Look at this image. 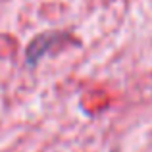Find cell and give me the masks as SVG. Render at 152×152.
Masks as SVG:
<instances>
[{"label": "cell", "instance_id": "cell-1", "mask_svg": "<svg viewBox=\"0 0 152 152\" xmlns=\"http://www.w3.org/2000/svg\"><path fill=\"white\" fill-rule=\"evenodd\" d=\"M50 42H52L50 35H41V37H37L29 45V48H27V62H29L31 66H35V64L41 60V56L46 52V46H48Z\"/></svg>", "mask_w": 152, "mask_h": 152}]
</instances>
